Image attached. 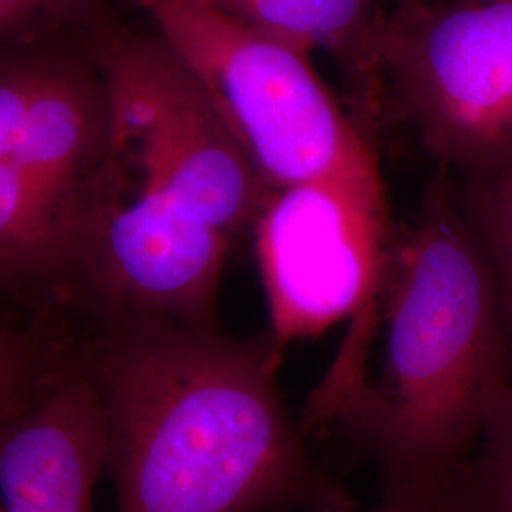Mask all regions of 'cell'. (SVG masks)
<instances>
[{
  "instance_id": "1",
  "label": "cell",
  "mask_w": 512,
  "mask_h": 512,
  "mask_svg": "<svg viewBox=\"0 0 512 512\" xmlns=\"http://www.w3.org/2000/svg\"><path fill=\"white\" fill-rule=\"evenodd\" d=\"M86 330L116 512L353 507L311 456L270 332L116 319Z\"/></svg>"
},
{
  "instance_id": "2",
  "label": "cell",
  "mask_w": 512,
  "mask_h": 512,
  "mask_svg": "<svg viewBox=\"0 0 512 512\" xmlns=\"http://www.w3.org/2000/svg\"><path fill=\"white\" fill-rule=\"evenodd\" d=\"M378 336V370L334 423L374 459L382 492H458L512 389V349L490 260L442 181L393 236Z\"/></svg>"
},
{
  "instance_id": "3",
  "label": "cell",
  "mask_w": 512,
  "mask_h": 512,
  "mask_svg": "<svg viewBox=\"0 0 512 512\" xmlns=\"http://www.w3.org/2000/svg\"><path fill=\"white\" fill-rule=\"evenodd\" d=\"M202 82L268 190L378 173L374 143L310 55L207 0H135Z\"/></svg>"
},
{
  "instance_id": "4",
  "label": "cell",
  "mask_w": 512,
  "mask_h": 512,
  "mask_svg": "<svg viewBox=\"0 0 512 512\" xmlns=\"http://www.w3.org/2000/svg\"><path fill=\"white\" fill-rule=\"evenodd\" d=\"M387 116L461 175L512 160V0H395L380 16Z\"/></svg>"
},
{
  "instance_id": "5",
  "label": "cell",
  "mask_w": 512,
  "mask_h": 512,
  "mask_svg": "<svg viewBox=\"0 0 512 512\" xmlns=\"http://www.w3.org/2000/svg\"><path fill=\"white\" fill-rule=\"evenodd\" d=\"M251 230L279 348L380 302L395 236L380 171L270 190Z\"/></svg>"
},
{
  "instance_id": "6",
  "label": "cell",
  "mask_w": 512,
  "mask_h": 512,
  "mask_svg": "<svg viewBox=\"0 0 512 512\" xmlns=\"http://www.w3.org/2000/svg\"><path fill=\"white\" fill-rule=\"evenodd\" d=\"M107 429L86 330L31 317L0 340L2 512H93Z\"/></svg>"
},
{
  "instance_id": "7",
  "label": "cell",
  "mask_w": 512,
  "mask_h": 512,
  "mask_svg": "<svg viewBox=\"0 0 512 512\" xmlns=\"http://www.w3.org/2000/svg\"><path fill=\"white\" fill-rule=\"evenodd\" d=\"M84 42L107 82L112 118L147 145L192 207L232 239L253 228L270 190L183 57L160 33L112 21Z\"/></svg>"
},
{
  "instance_id": "8",
  "label": "cell",
  "mask_w": 512,
  "mask_h": 512,
  "mask_svg": "<svg viewBox=\"0 0 512 512\" xmlns=\"http://www.w3.org/2000/svg\"><path fill=\"white\" fill-rule=\"evenodd\" d=\"M31 48V107L18 147L0 154V164L12 165L65 219L78 253L88 192L109 150V90L86 42L76 48L55 42Z\"/></svg>"
},
{
  "instance_id": "9",
  "label": "cell",
  "mask_w": 512,
  "mask_h": 512,
  "mask_svg": "<svg viewBox=\"0 0 512 512\" xmlns=\"http://www.w3.org/2000/svg\"><path fill=\"white\" fill-rule=\"evenodd\" d=\"M224 14L313 54L332 57L351 116L374 143L389 122L378 48L382 0H207Z\"/></svg>"
},
{
  "instance_id": "10",
  "label": "cell",
  "mask_w": 512,
  "mask_h": 512,
  "mask_svg": "<svg viewBox=\"0 0 512 512\" xmlns=\"http://www.w3.org/2000/svg\"><path fill=\"white\" fill-rule=\"evenodd\" d=\"M463 177L459 207L494 270L512 349V160Z\"/></svg>"
},
{
  "instance_id": "11",
  "label": "cell",
  "mask_w": 512,
  "mask_h": 512,
  "mask_svg": "<svg viewBox=\"0 0 512 512\" xmlns=\"http://www.w3.org/2000/svg\"><path fill=\"white\" fill-rule=\"evenodd\" d=\"M107 0H0V37L8 48L86 38L110 23Z\"/></svg>"
},
{
  "instance_id": "12",
  "label": "cell",
  "mask_w": 512,
  "mask_h": 512,
  "mask_svg": "<svg viewBox=\"0 0 512 512\" xmlns=\"http://www.w3.org/2000/svg\"><path fill=\"white\" fill-rule=\"evenodd\" d=\"M458 501L461 512H512V389L463 473Z\"/></svg>"
},
{
  "instance_id": "13",
  "label": "cell",
  "mask_w": 512,
  "mask_h": 512,
  "mask_svg": "<svg viewBox=\"0 0 512 512\" xmlns=\"http://www.w3.org/2000/svg\"><path fill=\"white\" fill-rule=\"evenodd\" d=\"M272 512H461L458 494L446 492H423V490H403V492H382L376 505L368 509L334 507V509H285Z\"/></svg>"
},
{
  "instance_id": "14",
  "label": "cell",
  "mask_w": 512,
  "mask_h": 512,
  "mask_svg": "<svg viewBox=\"0 0 512 512\" xmlns=\"http://www.w3.org/2000/svg\"><path fill=\"white\" fill-rule=\"evenodd\" d=\"M391 2H395V0H391Z\"/></svg>"
}]
</instances>
